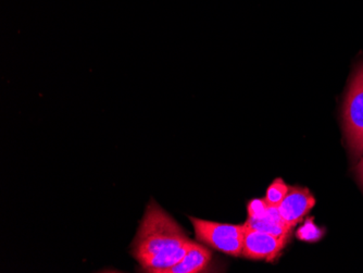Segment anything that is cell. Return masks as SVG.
<instances>
[{
  "label": "cell",
  "mask_w": 363,
  "mask_h": 273,
  "mask_svg": "<svg viewBox=\"0 0 363 273\" xmlns=\"http://www.w3.org/2000/svg\"><path fill=\"white\" fill-rule=\"evenodd\" d=\"M191 243L177 222L152 201L132 243V254L147 272L164 273L183 260Z\"/></svg>",
  "instance_id": "obj_1"
},
{
  "label": "cell",
  "mask_w": 363,
  "mask_h": 273,
  "mask_svg": "<svg viewBox=\"0 0 363 273\" xmlns=\"http://www.w3.org/2000/svg\"><path fill=\"white\" fill-rule=\"evenodd\" d=\"M342 126L354 159L363 156V62L352 75L342 106Z\"/></svg>",
  "instance_id": "obj_2"
},
{
  "label": "cell",
  "mask_w": 363,
  "mask_h": 273,
  "mask_svg": "<svg viewBox=\"0 0 363 273\" xmlns=\"http://www.w3.org/2000/svg\"><path fill=\"white\" fill-rule=\"evenodd\" d=\"M198 240L230 256L242 255L245 224L218 223L191 218Z\"/></svg>",
  "instance_id": "obj_3"
},
{
  "label": "cell",
  "mask_w": 363,
  "mask_h": 273,
  "mask_svg": "<svg viewBox=\"0 0 363 273\" xmlns=\"http://www.w3.org/2000/svg\"><path fill=\"white\" fill-rule=\"evenodd\" d=\"M285 244L286 238L257 231L245 224L242 256L246 257L248 260L273 262L285 247Z\"/></svg>",
  "instance_id": "obj_4"
},
{
  "label": "cell",
  "mask_w": 363,
  "mask_h": 273,
  "mask_svg": "<svg viewBox=\"0 0 363 273\" xmlns=\"http://www.w3.org/2000/svg\"><path fill=\"white\" fill-rule=\"evenodd\" d=\"M315 204V197L312 196L309 189L291 186L286 196L277 208L283 220L293 228L311 211Z\"/></svg>",
  "instance_id": "obj_5"
},
{
  "label": "cell",
  "mask_w": 363,
  "mask_h": 273,
  "mask_svg": "<svg viewBox=\"0 0 363 273\" xmlns=\"http://www.w3.org/2000/svg\"><path fill=\"white\" fill-rule=\"evenodd\" d=\"M211 262V252L205 246L191 243L183 260L164 273H198L206 270Z\"/></svg>",
  "instance_id": "obj_6"
},
{
  "label": "cell",
  "mask_w": 363,
  "mask_h": 273,
  "mask_svg": "<svg viewBox=\"0 0 363 273\" xmlns=\"http://www.w3.org/2000/svg\"><path fill=\"white\" fill-rule=\"evenodd\" d=\"M245 224L247 227L252 228V229L257 230V231L273 234V235L283 238H289L291 229L289 224L281 217L279 208L271 207V206H269L267 215L262 219L248 218Z\"/></svg>",
  "instance_id": "obj_7"
},
{
  "label": "cell",
  "mask_w": 363,
  "mask_h": 273,
  "mask_svg": "<svg viewBox=\"0 0 363 273\" xmlns=\"http://www.w3.org/2000/svg\"><path fill=\"white\" fill-rule=\"evenodd\" d=\"M289 186L282 180V179H275L272 184L269 186L267 191L266 199L268 206L271 207H279V204L282 203L283 199L289 193Z\"/></svg>",
  "instance_id": "obj_8"
},
{
  "label": "cell",
  "mask_w": 363,
  "mask_h": 273,
  "mask_svg": "<svg viewBox=\"0 0 363 273\" xmlns=\"http://www.w3.org/2000/svg\"><path fill=\"white\" fill-rule=\"evenodd\" d=\"M268 204L264 199H254L248 204V218L262 219L268 211Z\"/></svg>",
  "instance_id": "obj_9"
},
{
  "label": "cell",
  "mask_w": 363,
  "mask_h": 273,
  "mask_svg": "<svg viewBox=\"0 0 363 273\" xmlns=\"http://www.w3.org/2000/svg\"><path fill=\"white\" fill-rule=\"evenodd\" d=\"M357 174H358L359 180H360L361 185L363 187V156L361 157V160L357 166Z\"/></svg>",
  "instance_id": "obj_10"
}]
</instances>
